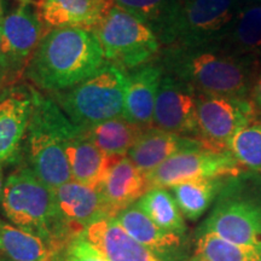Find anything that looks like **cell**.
Returning <instances> with one entry per match:
<instances>
[{
  "mask_svg": "<svg viewBox=\"0 0 261 261\" xmlns=\"http://www.w3.org/2000/svg\"><path fill=\"white\" fill-rule=\"evenodd\" d=\"M156 60L163 73L177 77L197 94L249 98L260 60L234 54L223 44L161 47Z\"/></svg>",
  "mask_w": 261,
  "mask_h": 261,
  "instance_id": "obj_1",
  "label": "cell"
},
{
  "mask_svg": "<svg viewBox=\"0 0 261 261\" xmlns=\"http://www.w3.org/2000/svg\"><path fill=\"white\" fill-rule=\"evenodd\" d=\"M93 31L76 27L50 29L39 42L24 73V81L46 94L70 89L106 63Z\"/></svg>",
  "mask_w": 261,
  "mask_h": 261,
  "instance_id": "obj_2",
  "label": "cell"
},
{
  "mask_svg": "<svg viewBox=\"0 0 261 261\" xmlns=\"http://www.w3.org/2000/svg\"><path fill=\"white\" fill-rule=\"evenodd\" d=\"M54 98L37 90L23 145L25 165L51 190L71 181L67 144L79 130Z\"/></svg>",
  "mask_w": 261,
  "mask_h": 261,
  "instance_id": "obj_3",
  "label": "cell"
},
{
  "mask_svg": "<svg viewBox=\"0 0 261 261\" xmlns=\"http://www.w3.org/2000/svg\"><path fill=\"white\" fill-rule=\"evenodd\" d=\"M0 211L10 224L41 237L57 253L73 238L58 217L52 190L27 165L5 178Z\"/></svg>",
  "mask_w": 261,
  "mask_h": 261,
  "instance_id": "obj_4",
  "label": "cell"
},
{
  "mask_svg": "<svg viewBox=\"0 0 261 261\" xmlns=\"http://www.w3.org/2000/svg\"><path fill=\"white\" fill-rule=\"evenodd\" d=\"M240 9L238 0H173L154 32L161 47L224 44Z\"/></svg>",
  "mask_w": 261,
  "mask_h": 261,
  "instance_id": "obj_5",
  "label": "cell"
},
{
  "mask_svg": "<svg viewBox=\"0 0 261 261\" xmlns=\"http://www.w3.org/2000/svg\"><path fill=\"white\" fill-rule=\"evenodd\" d=\"M126 73L119 65L106 62L93 75L54 98L74 125L89 127L123 115Z\"/></svg>",
  "mask_w": 261,
  "mask_h": 261,
  "instance_id": "obj_6",
  "label": "cell"
},
{
  "mask_svg": "<svg viewBox=\"0 0 261 261\" xmlns=\"http://www.w3.org/2000/svg\"><path fill=\"white\" fill-rule=\"evenodd\" d=\"M107 62L130 70L158 58L161 44L155 32L135 16L114 5L93 31Z\"/></svg>",
  "mask_w": 261,
  "mask_h": 261,
  "instance_id": "obj_7",
  "label": "cell"
},
{
  "mask_svg": "<svg viewBox=\"0 0 261 261\" xmlns=\"http://www.w3.org/2000/svg\"><path fill=\"white\" fill-rule=\"evenodd\" d=\"M2 60L0 71L10 84L24 81V73L31 63L39 42L45 35L33 3H19L2 17Z\"/></svg>",
  "mask_w": 261,
  "mask_h": 261,
  "instance_id": "obj_8",
  "label": "cell"
},
{
  "mask_svg": "<svg viewBox=\"0 0 261 261\" xmlns=\"http://www.w3.org/2000/svg\"><path fill=\"white\" fill-rule=\"evenodd\" d=\"M260 116L250 98L197 94V140L204 149L228 151L241 127Z\"/></svg>",
  "mask_w": 261,
  "mask_h": 261,
  "instance_id": "obj_9",
  "label": "cell"
},
{
  "mask_svg": "<svg viewBox=\"0 0 261 261\" xmlns=\"http://www.w3.org/2000/svg\"><path fill=\"white\" fill-rule=\"evenodd\" d=\"M241 166L230 151L208 149L188 150L172 156L146 175L149 188L169 189L180 182L208 178H230L238 175Z\"/></svg>",
  "mask_w": 261,
  "mask_h": 261,
  "instance_id": "obj_10",
  "label": "cell"
},
{
  "mask_svg": "<svg viewBox=\"0 0 261 261\" xmlns=\"http://www.w3.org/2000/svg\"><path fill=\"white\" fill-rule=\"evenodd\" d=\"M37 89L25 81L5 86L0 92V162L16 163L23 156Z\"/></svg>",
  "mask_w": 261,
  "mask_h": 261,
  "instance_id": "obj_11",
  "label": "cell"
},
{
  "mask_svg": "<svg viewBox=\"0 0 261 261\" xmlns=\"http://www.w3.org/2000/svg\"><path fill=\"white\" fill-rule=\"evenodd\" d=\"M197 232H210L228 242L261 248V205L230 195L224 196Z\"/></svg>",
  "mask_w": 261,
  "mask_h": 261,
  "instance_id": "obj_12",
  "label": "cell"
},
{
  "mask_svg": "<svg viewBox=\"0 0 261 261\" xmlns=\"http://www.w3.org/2000/svg\"><path fill=\"white\" fill-rule=\"evenodd\" d=\"M152 127L197 139V93L177 77L163 73L156 96Z\"/></svg>",
  "mask_w": 261,
  "mask_h": 261,
  "instance_id": "obj_13",
  "label": "cell"
},
{
  "mask_svg": "<svg viewBox=\"0 0 261 261\" xmlns=\"http://www.w3.org/2000/svg\"><path fill=\"white\" fill-rule=\"evenodd\" d=\"M58 217L71 237L81 234L94 221L109 217L98 189L71 180L52 190Z\"/></svg>",
  "mask_w": 261,
  "mask_h": 261,
  "instance_id": "obj_14",
  "label": "cell"
},
{
  "mask_svg": "<svg viewBox=\"0 0 261 261\" xmlns=\"http://www.w3.org/2000/svg\"><path fill=\"white\" fill-rule=\"evenodd\" d=\"M126 73V94L123 117L143 128L152 127L156 96L163 77V68L158 60Z\"/></svg>",
  "mask_w": 261,
  "mask_h": 261,
  "instance_id": "obj_15",
  "label": "cell"
},
{
  "mask_svg": "<svg viewBox=\"0 0 261 261\" xmlns=\"http://www.w3.org/2000/svg\"><path fill=\"white\" fill-rule=\"evenodd\" d=\"M33 4L46 32L63 27L94 31L115 5L113 0H35Z\"/></svg>",
  "mask_w": 261,
  "mask_h": 261,
  "instance_id": "obj_16",
  "label": "cell"
},
{
  "mask_svg": "<svg viewBox=\"0 0 261 261\" xmlns=\"http://www.w3.org/2000/svg\"><path fill=\"white\" fill-rule=\"evenodd\" d=\"M123 230L162 261H182L184 237L158 226L136 203L115 215Z\"/></svg>",
  "mask_w": 261,
  "mask_h": 261,
  "instance_id": "obj_17",
  "label": "cell"
},
{
  "mask_svg": "<svg viewBox=\"0 0 261 261\" xmlns=\"http://www.w3.org/2000/svg\"><path fill=\"white\" fill-rule=\"evenodd\" d=\"M81 234L107 261H162L130 237L115 217L100 218Z\"/></svg>",
  "mask_w": 261,
  "mask_h": 261,
  "instance_id": "obj_18",
  "label": "cell"
},
{
  "mask_svg": "<svg viewBox=\"0 0 261 261\" xmlns=\"http://www.w3.org/2000/svg\"><path fill=\"white\" fill-rule=\"evenodd\" d=\"M196 149H204L197 139L149 127L143 130L127 158L143 174L148 175L172 156Z\"/></svg>",
  "mask_w": 261,
  "mask_h": 261,
  "instance_id": "obj_19",
  "label": "cell"
},
{
  "mask_svg": "<svg viewBox=\"0 0 261 261\" xmlns=\"http://www.w3.org/2000/svg\"><path fill=\"white\" fill-rule=\"evenodd\" d=\"M109 217H115L150 190L146 175L125 156L112 165L98 188Z\"/></svg>",
  "mask_w": 261,
  "mask_h": 261,
  "instance_id": "obj_20",
  "label": "cell"
},
{
  "mask_svg": "<svg viewBox=\"0 0 261 261\" xmlns=\"http://www.w3.org/2000/svg\"><path fill=\"white\" fill-rule=\"evenodd\" d=\"M67 156L73 180L94 189L99 188L109 168L119 160L100 151L84 135L81 127L68 142Z\"/></svg>",
  "mask_w": 261,
  "mask_h": 261,
  "instance_id": "obj_21",
  "label": "cell"
},
{
  "mask_svg": "<svg viewBox=\"0 0 261 261\" xmlns=\"http://www.w3.org/2000/svg\"><path fill=\"white\" fill-rule=\"evenodd\" d=\"M84 135L109 158H125L145 128L123 116L114 117L97 125L81 127Z\"/></svg>",
  "mask_w": 261,
  "mask_h": 261,
  "instance_id": "obj_22",
  "label": "cell"
},
{
  "mask_svg": "<svg viewBox=\"0 0 261 261\" xmlns=\"http://www.w3.org/2000/svg\"><path fill=\"white\" fill-rule=\"evenodd\" d=\"M0 253L11 261H55L58 254L41 237L2 219Z\"/></svg>",
  "mask_w": 261,
  "mask_h": 261,
  "instance_id": "obj_23",
  "label": "cell"
},
{
  "mask_svg": "<svg viewBox=\"0 0 261 261\" xmlns=\"http://www.w3.org/2000/svg\"><path fill=\"white\" fill-rule=\"evenodd\" d=\"M224 46L243 57L259 60L261 56V4L238 10Z\"/></svg>",
  "mask_w": 261,
  "mask_h": 261,
  "instance_id": "obj_24",
  "label": "cell"
},
{
  "mask_svg": "<svg viewBox=\"0 0 261 261\" xmlns=\"http://www.w3.org/2000/svg\"><path fill=\"white\" fill-rule=\"evenodd\" d=\"M136 205L144 212L158 226L168 232L185 237V218L169 189L151 188L136 202Z\"/></svg>",
  "mask_w": 261,
  "mask_h": 261,
  "instance_id": "obj_25",
  "label": "cell"
},
{
  "mask_svg": "<svg viewBox=\"0 0 261 261\" xmlns=\"http://www.w3.org/2000/svg\"><path fill=\"white\" fill-rule=\"evenodd\" d=\"M225 178L197 179L169 188L180 212L189 220H197L210 210L223 188Z\"/></svg>",
  "mask_w": 261,
  "mask_h": 261,
  "instance_id": "obj_26",
  "label": "cell"
},
{
  "mask_svg": "<svg viewBox=\"0 0 261 261\" xmlns=\"http://www.w3.org/2000/svg\"><path fill=\"white\" fill-rule=\"evenodd\" d=\"M190 261H261V248L228 242L210 232H197Z\"/></svg>",
  "mask_w": 261,
  "mask_h": 261,
  "instance_id": "obj_27",
  "label": "cell"
},
{
  "mask_svg": "<svg viewBox=\"0 0 261 261\" xmlns=\"http://www.w3.org/2000/svg\"><path fill=\"white\" fill-rule=\"evenodd\" d=\"M228 151L241 167L261 173V115L237 130Z\"/></svg>",
  "mask_w": 261,
  "mask_h": 261,
  "instance_id": "obj_28",
  "label": "cell"
},
{
  "mask_svg": "<svg viewBox=\"0 0 261 261\" xmlns=\"http://www.w3.org/2000/svg\"><path fill=\"white\" fill-rule=\"evenodd\" d=\"M114 4L135 16L152 31L158 27L173 0H113Z\"/></svg>",
  "mask_w": 261,
  "mask_h": 261,
  "instance_id": "obj_29",
  "label": "cell"
},
{
  "mask_svg": "<svg viewBox=\"0 0 261 261\" xmlns=\"http://www.w3.org/2000/svg\"><path fill=\"white\" fill-rule=\"evenodd\" d=\"M55 261H107L83 234L74 236L58 253Z\"/></svg>",
  "mask_w": 261,
  "mask_h": 261,
  "instance_id": "obj_30",
  "label": "cell"
},
{
  "mask_svg": "<svg viewBox=\"0 0 261 261\" xmlns=\"http://www.w3.org/2000/svg\"><path fill=\"white\" fill-rule=\"evenodd\" d=\"M249 98L253 102L254 107L256 108L257 113L261 115V67H259V69H257L255 76L253 79Z\"/></svg>",
  "mask_w": 261,
  "mask_h": 261,
  "instance_id": "obj_31",
  "label": "cell"
},
{
  "mask_svg": "<svg viewBox=\"0 0 261 261\" xmlns=\"http://www.w3.org/2000/svg\"><path fill=\"white\" fill-rule=\"evenodd\" d=\"M4 163L0 162V203H2V195H3V189H4Z\"/></svg>",
  "mask_w": 261,
  "mask_h": 261,
  "instance_id": "obj_32",
  "label": "cell"
},
{
  "mask_svg": "<svg viewBox=\"0 0 261 261\" xmlns=\"http://www.w3.org/2000/svg\"><path fill=\"white\" fill-rule=\"evenodd\" d=\"M8 85H11V84L9 83L8 77H6L5 75L0 71V92H2L3 89H4L5 86H8Z\"/></svg>",
  "mask_w": 261,
  "mask_h": 261,
  "instance_id": "obj_33",
  "label": "cell"
},
{
  "mask_svg": "<svg viewBox=\"0 0 261 261\" xmlns=\"http://www.w3.org/2000/svg\"><path fill=\"white\" fill-rule=\"evenodd\" d=\"M2 17H3V15L0 16V23H2ZM0 60H2V25H0Z\"/></svg>",
  "mask_w": 261,
  "mask_h": 261,
  "instance_id": "obj_34",
  "label": "cell"
},
{
  "mask_svg": "<svg viewBox=\"0 0 261 261\" xmlns=\"http://www.w3.org/2000/svg\"><path fill=\"white\" fill-rule=\"evenodd\" d=\"M4 15V10H3V5H2V2H0V16Z\"/></svg>",
  "mask_w": 261,
  "mask_h": 261,
  "instance_id": "obj_35",
  "label": "cell"
},
{
  "mask_svg": "<svg viewBox=\"0 0 261 261\" xmlns=\"http://www.w3.org/2000/svg\"><path fill=\"white\" fill-rule=\"evenodd\" d=\"M19 3H24V4H28V3H33L32 0H18Z\"/></svg>",
  "mask_w": 261,
  "mask_h": 261,
  "instance_id": "obj_36",
  "label": "cell"
},
{
  "mask_svg": "<svg viewBox=\"0 0 261 261\" xmlns=\"http://www.w3.org/2000/svg\"><path fill=\"white\" fill-rule=\"evenodd\" d=\"M254 2H256V3H260V4H261V0H254Z\"/></svg>",
  "mask_w": 261,
  "mask_h": 261,
  "instance_id": "obj_37",
  "label": "cell"
},
{
  "mask_svg": "<svg viewBox=\"0 0 261 261\" xmlns=\"http://www.w3.org/2000/svg\"><path fill=\"white\" fill-rule=\"evenodd\" d=\"M0 261H11V260H0Z\"/></svg>",
  "mask_w": 261,
  "mask_h": 261,
  "instance_id": "obj_38",
  "label": "cell"
}]
</instances>
